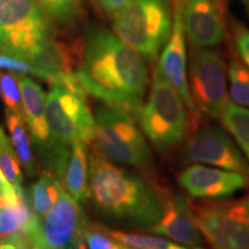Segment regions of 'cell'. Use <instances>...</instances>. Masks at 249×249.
Instances as JSON below:
<instances>
[{
  "instance_id": "obj_1",
  "label": "cell",
  "mask_w": 249,
  "mask_h": 249,
  "mask_svg": "<svg viewBox=\"0 0 249 249\" xmlns=\"http://www.w3.org/2000/svg\"><path fill=\"white\" fill-rule=\"evenodd\" d=\"M76 74L86 92L138 117L149 86L148 70L141 55L116 34L102 27L88 30Z\"/></svg>"
},
{
  "instance_id": "obj_2",
  "label": "cell",
  "mask_w": 249,
  "mask_h": 249,
  "mask_svg": "<svg viewBox=\"0 0 249 249\" xmlns=\"http://www.w3.org/2000/svg\"><path fill=\"white\" fill-rule=\"evenodd\" d=\"M89 196L102 213L136 226L150 229L164 213L158 189L98 152L89 156Z\"/></svg>"
},
{
  "instance_id": "obj_3",
  "label": "cell",
  "mask_w": 249,
  "mask_h": 249,
  "mask_svg": "<svg viewBox=\"0 0 249 249\" xmlns=\"http://www.w3.org/2000/svg\"><path fill=\"white\" fill-rule=\"evenodd\" d=\"M55 38L36 0H0V52L31 65Z\"/></svg>"
},
{
  "instance_id": "obj_4",
  "label": "cell",
  "mask_w": 249,
  "mask_h": 249,
  "mask_svg": "<svg viewBox=\"0 0 249 249\" xmlns=\"http://www.w3.org/2000/svg\"><path fill=\"white\" fill-rule=\"evenodd\" d=\"M113 33L143 59L155 61L173 27L171 0H133L114 15Z\"/></svg>"
},
{
  "instance_id": "obj_5",
  "label": "cell",
  "mask_w": 249,
  "mask_h": 249,
  "mask_svg": "<svg viewBox=\"0 0 249 249\" xmlns=\"http://www.w3.org/2000/svg\"><path fill=\"white\" fill-rule=\"evenodd\" d=\"M140 126L156 149L170 150L187 138L189 116L187 107L160 71H155L148 101L140 108Z\"/></svg>"
},
{
  "instance_id": "obj_6",
  "label": "cell",
  "mask_w": 249,
  "mask_h": 249,
  "mask_svg": "<svg viewBox=\"0 0 249 249\" xmlns=\"http://www.w3.org/2000/svg\"><path fill=\"white\" fill-rule=\"evenodd\" d=\"M93 143L105 157L143 171L152 170L154 158L134 118L111 107L97 108Z\"/></svg>"
},
{
  "instance_id": "obj_7",
  "label": "cell",
  "mask_w": 249,
  "mask_h": 249,
  "mask_svg": "<svg viewBox=\"0 0 249 249\" xmlns=\"http://www.w3.org/2000/svg\"><path fill=\"white\" fill-rule=\"evenodd\" d=\"M192 209L211 249H249V194L235 200L204 201Z\"/></svg>"
},
{
  "instance_id": "obj_8",
  "label": "cell",
  "mask_w": 249,
  "mask_h": 249,
  "mask_svg": "<svg viewBox=\"0 0 249 249\" xmlns=\"http://www.w3.org/2000/svg\"><path fill=\"white\" fill-rule=\"evenodd\" d=\"M86 224L79 202L64 188L49 213L42 218L33 214L21 231L30 249H76Z\"/></svg>"
},
{
  "instance_id": "obj_9",
  "label": "cell",
  "mask_w": 249,
  "mask_h": 249,
  "mask_svg": "<svg viewBox=\"0 0 249 249\" xmlns=\"http://www.w3.org/2000/svg\"><path fill=\"white\" fill-rule=\"evenodd\" d=\"M45 116L54 142L71 145L75 142H93L96 121L86 97L60 86H51L45 99Z\"/></svg>"
},
{
  "instance_id": "obj_10",
  "label": "cell",
  "mask_w": 249,
  "mask_h": 249,
  "mask_svg": "<svg viewBox=\"0 0 249 249\" xmlns=\"http://www.w3.org/2000/svg\"><path fill=\"white\" fill-rule=\"evenodd\" d=\"M189 89L198 112L214 119L229 103L226 67L218 50L193 48L189 57Z\"/></svg>"
},
{
  "instance_id": "obj_11",
  "label": "cell",
  "mask_w": 249,
  "mask_h": 249,
  "mask_svg": "<svg viewBox=\"0 0 249 249\" xmlns=\"http://www.w3.org/2000/svg\"><path fill=\"white\" fill-rule=\"evenodd\" d=\"M186 157L194 163L210 165L249 177V163L229 132L217 126L196 130L187 140Z\"/></svg>"
},
{
  "instance_id": "obj_12",
  "label": "cell",
  "mask_w": 249,
  "mask_h": 249,
  "mask_svg": "<svg viewBox=\"0 0 249 249\" xmlns=\"http://www.w3.org/2000/svg\"><path fill=\"white\" fill-rule=\"evenodd\" d=\"M185 35L193 48L210 49L226 36L224 0H179Z\"/></svg>"
},
{
  "instance_id": "obj_13",
  "label": "cell",
  "mask_w": 249,
  "mask_h": 249,
  "mask_svg": "<svg viewBox=\"0 0 249 249\" xmlns=\"http://www.w3.org/2000/svg\"><path fill=\"white\" fill-rule=\"evenodd\" d=\"M179 183L189 195L202 200H225L249 186V177L203 164L183 170Z\"/></svg>"
},
{
  "instance_id": "obj_14",
  "label": "cell",
  "mask_w": 249,
  "mask_h": 249,
  "mask_svg": "<svg viewBox=\"0 0 249 249\" xmlns=\"http://www.w3.org/2000/svg\"><path fill=\"white\" fill-rule=\"evenodd\" d=\"M158 70L181 96L189 113L192 116L198 114V110L193 101L191 89H189L188 73H187L186 35L182 26L179 0H174L173 2L172 33L169 42L160 52Z\"/></svg>"
},
{
  "instance_id": "obj_15",
  "label": "cell",
  "mask_w": 249,
  "mask_h": 249,
  "mask_svg": "<svg viewBox=\"0 0 249 249\" xmlns=\"http://www.w3.org/2000/svg\"><path fill=\"white\" fill-rule=\"evenodd\" d=\"M22 104L31 140L37 150L50 165L53 156L64 145L54 142L45 116V92L38 83L27 75L18 76Z\"/></svg>"
},
{
  "instance_id": "obj_16",
  "label": "cell",
  "mask_w": 249,
  "mask_h": 249,
  "mask_svg": "<svg viewBox=\"0 0 249 249\" xmlns=\"http://www.w3.org/2000/svg\"><path fill=\"white\" fill-rule=\"evenodd\" d=\"M150 231L188 247H196L202 242V233L193 209L179 195H172L165 200L163 216L150 227Z\"/></svg>"
},
{
  "instance_id": "obj_17",
  "label": "cell",
  "mask_w": 249,
  "mask_h": 249,
  "mask_svg": "<svg viewBox=\"0 0 249 249\" xmlns=\"http://www.w3.org/2000/svg\"><path fill=\"white\" fill-rule=\"evenodd\" d=\"M54 174L74 200L85 202L89 197V156L86 143L79 141L68 145Z\"/></svg>"
},
{
  "instance_id": "obj_18",
  "label": "cell",
  "mask_w": 249,
  "mask_h": 249,
  "mask_svg": "<svg viewBox=\"0 0 249 249\" xmlns=\"http://www.w3.org/2000/svg\"><path fill=\"white\" fill-rule=\"evenodd\" d=\"M33 216L22 187L0 193V235L21 231Z\"/></svg>"
},
{
  "instance_id": "obj_19",
  "label": "cell",
  "mask_w": 249,
  "mask_h": 249,
  "mask_svg": "<svg viewBox=\"0 0 249 249\" xmlns=\"http://www.w3.org/2000/svg\"><path fill=\"white\" fill-rule=\"evenodd\" d=\"M6 121L11 134L12 145L23 169L28 174H35L36 164L31 148L30 133L27 129V121L24 114L6 110Z\"/></svg>"
},
{
  "instance_id": "obj_20",
  "label": "cell",
  "mask_w": 249,
  "mask_h": 249,
  "mask_svg": "<svg viewBox=\"0 0 249 249\" xmlns=\"http://www.w3.org/2000/svg\"><path fill=\"white\" fill-rule=\"evenodd\" d=\"M64 187L57 177L51 173L43 174L37 181L30 187L27 197L34 216L42 218L49 213L57 202Z\"/></svg>"
},
{
  "instance_id": "obj_21",
  "label": "cell",
  "mask_w": 249,
  "mask_h": 249,
  "mask_svg": "<svg viewBox=\"0 0 249 249\" xmlns=\"http://www.w3.org/2000/svg\"><path fill=\"white\" fill-rule=\"evenodd\" d=\"M220 123L249 160V108L229 102L220 114Z\"/></svg>"
},
{
  "instance_id": "obj_22",
  "label": "cell",
  "mask_w": 249,
  "mask_h": 249,
  "mask_svg": "<svg viewBox=\"0 0 249 249\" xmlns=\"http://www.w3.org/2000/svg\"><path fill=\"white\" fill-rule=\"evenodd\" d=\"M229 80L232 103L249 108V67L233 59L229 66Z\"/></svg>"
},
{
  "instance_id": "obj_23",
  "label": "cell",
  "mask_w": 249,
  "mask_h": 249,
  "mask_svg": "<svg viewBox=\"0 0 249 249\" xmlns=\"http://www.w3.org/2000/svg\"><path fill=\"white\" fill-rule=\"evenodd\" d=\"M110 232L118 242L132 249H192L157 235H143L121 231Z\"/></svg>"
},
{
  "instance_id": "obj_24",
  "label": "cell",
  "mask_w": 249,
  "mask_h": 249,
  "mask_svg": "<svg viewBox=\"0 0 249 249\" xmlns=\"http://www.w3.org/2000/svg\"><path fill=\"white\" fill-rule=\"evenodd\" d=\"M46 15L55 22L67 24L79 18L82 12L81 0H36Z\"/></svg>"
},
{
  "instance_id": "obj_25",
  "label": "cell",
  "mask_w": 249,
  "mask_h": 249,
  "mask_svg": "<svg viewBox=\"0 0 249 249\" xmlns=\"http://www.w3.org/2000/svg\"><path fill=\"white\" fill-rule=\"evenodd\" d=\"M18 156L15 154L13 145L2 132L0 135V169L4 172L6 179L15 187H22L23 174L21 171Z\"/></svg>"
},
{
  "instance_id": "obj_26",
  "label": "cell",
  "mask_w": 249,
  "mask_h": 249,
  "mask_svg": "<svg viewBox=\"0 0 249 249\" xmlns=\"http://www.w3.org/2000/svg\"><path fill=\"white\" fill-rule=\"evenodd\" d=\"M0 98L6 110L24 114L18 76L15 74L0 71Z\"/></svg>"
},
{
  "instance_id": "obj_27",
  "label": "cell",
  "mask_w": 249,
  "mask_h": 249,
  "mask_svg": "<svg viewBox=\"0 0 249 249\" xmlns=\"http://www.w3.org/2000/svg\"><path fill=\"white\" fill-rule=\"evenodd\" d=\"M83 239L89 249H126L111 235L110 230L88 222L83 230Z\"/></svg>"
},
{
  "instance_id": "obj_28",
  "label": "cell",
  "mask_w": 249,
  "mask_h": 249,
  "mask_svg": "<svg viewBox=\"0 0 249 249\" xmlns=\"http://www.w3.org/2000/svg\"><path fill=\"white\" fill-rule=\"evenodd\" d=\"M234 43L242 62L249 67V30L242 24H234Z\"/></svg>"
},
{
  "instance_id": "obj_29",
  "label": "cell",
  "mask_w": 249,
  "mask_h": 249,
  "mask_svg": "<svg viewBox=\"0 0 249 249\" xmlns=\"http://www.w3.org/2000/svg\"><path fill=\"white\" fill-rule=\"evenodd\" d=\"M0 249H30L27 236L22 231L0 235Z\"/></svg>"
},
{
  "instance_id": "obj_30",
  "label": "cell",
  "mask_w": 249,
  "mask_h": 249,
  "mask_svg": "<svg viewBox=\"0 0 249 249\" xmlns=\"http://www.w3.org/2000/svg\"><path fill=\"white\" fill-rule=\"evenodd\" d=\"M132 1L133 0H99V4L107 13L116 15Z\"/></svg>"
},
{
  "instance_id": "obj_31",
  "label": "cell",
  "mask_w": 249,
  "mask_h": 249,
  "mask_svg": "<svg viewBox=\"0 0 249 249\" xmlns=\"http://www.w3.org/2000/svg\"><path fill=\"white\" fill-rule=\"evenodd\" d=\"M14 187L15 186L12 185V183L6 179L4 172H2V170L0 169V193H6V192L12 191Z\"/></svg>"
},
{
  "instance_id": "obj_32",
  "label": "cell",
  "mask_w": 249,
  "mask_h": 249,
  "mask_svg": "<svg viewBox=\"0 0 249 249\" xmlns=\"http://www.w3.org/2000/svg\"><path fill=\"white\" fill-rule=\"evenodd\" d=\"M76 249H87L85 244H83V241H80V242H79V245H77Z\"/></svg>"
},
{
  "instance_id": "obj_33",
  "label": "cell",
  "mask_w": 249,
  "mask_h": 249,
  "mask_svg": "<svg viewBox=\"0 0 249 249\" xmlns=\"http://www.w3.org/2000/svg\"><path fill=\"white\" fill-rule=\"evenodd\" d=\"M1 133H2V129H1V128H0V135H1Z\"/></svg>"
},
{
  "instance_id": "obj_34",
  "label": "cell",
  "mask_w": 249,
  "mask_h": 249,
  "mask_svg": "<svg viewBox=\"0 0 249 249\" xmlns=\"http://www.w3.org/2000/svg\"><path fill=\"white\" fill-rule=\"evenodd\" d=\"M193 249H201V248H193Z\"/></svg>"
},
{
  "instance_id": "obj_35",
  "label": "cell",
  "mask_w": 249,
  "mask_h": 249,
  "mask_svg": "<svg viewBox=\"0 0 249 249\" xmlns=\"http://www.w3.org/2000/svg\"><path fill=\"white\" fill-rule=\"evenodd\" d=\"M0 53H1V52H0Z\"/></svg>"
}]
</instances>
